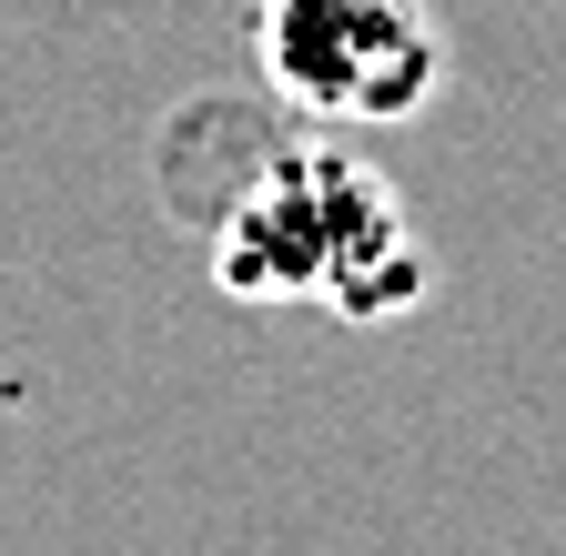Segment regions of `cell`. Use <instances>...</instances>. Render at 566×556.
Returning a JSON list of instances; mask_svg holds the SVG:
<instances>
[{
	"label": "cell",
	"mask_w": 566,
	"mask_h": 556,
	"mask_svg": "<svg viewBox=\"0 0 566 556\" xmlns=\"http://www.w3.org/2000/svg\"><path fill=\"white\" fill-rule=\"evenodd\" d=\"M172 143L212 153V172H163V202L212 243V284L243 304H334L344 324H385L424 294V253L405 243L395 192L314 143L294 112L243 92H202L172 112Z\"/></svg>",
	"instance_id": "cell-1"
},
{
	"label": "cell",
	"mask_w": 566,
	"mask_h": 556,
	"mask_svg": "<svg viewBox=\"0 0 566 556\" xmlns=\"http://www.w3.org/2000/svg\"><path fill=\"white\" fill-rule=\"evenodd\" d=\"M263 82L294 122H415L446 92L424 0H263Z\"/></svg>",
	"instance_id": "cell-2"
}]
</instances>
